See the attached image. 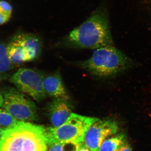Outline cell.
Returning a JSON list of instances; mask_svg holds the SVG:
<instances>
[{
	"label": "cell",
	"mask_w": 151,
	"mask_h": 151,
	"mask_svg": "<svg viewBox=\"0 0 151 151\" xmlns=\"http://www.w3.org/2000/svg\"><path fill=\"white\" fill-rule=\"evenodd\" d=\"M84 146L82 145V143H80V145H79V148H78V150L77 151H82L83 150V148L84 147Z\"/></svg>",
	"instance_id": "obj_21"
},
{
	"label": "cell",
	"mask_w": 151,
	"mask_h": 151,
	"mask_svg": "<svg viewBox=\"0 0 151 151\" xmlns=\"http://www.w3.org/2000/svg\"><path fill=\"white\" fill-rule=\"evenodd\" d=\"M43 77V74L37 70L22 68L11 75L9 81L20 92L40 102L47 96L44 88Z\"/></svg>",
	"instance_id": "obj_6"
},
{
	"label": "cell",
	"mask_w": 151,
	"mask_h": 151,
	"mask_svg": "<svg viewBox=\"0 0 151 151\" xmlns=\"http://www.w3.org/2000/svg\"><path fill=\"white\" fill-rule=\"evenodd\" d=\"M46 129L20 122L6 130L0 139V151H46Z\"/></svg>",
	"instance_id": "obj_2"
},
{
	"label": "cell",
	"mask_w": 151,
	"mask_h": 151,
	"mask_svg": "<svg viewBox=\"0 0 151 151\" xmlns=\"http://www.w3.org/2000/svg\"><path fill=\"white\" fill-rule=\"evenodd\" d=\"M118 129V124L115 121L99 119L89 127L81 143L91 151H98L106 138L116 134Z\"/></svg>",
	"instance_id": "obj_7"
},
{
	"label": "cell",
	"mask_w": 151,
	"mask_h": 151,
	"mask_svg": "<svg viewBox=\"0 0 151 151\" xmlns=\"http://www.w3.org/2000/svg\"><path fill=\"white\" fill-rule=\"evenodd\" d=\"M117 151H132V149L129 144L126 142L120 147Z\"/></svg>",
	"instance_id": "obj_17"
},
{
	"label": "cell",
	"mask_w": 151,
	"mask_h": 151,
	"mask_svg": "<svg viewBox=\"0 0 151 151\" xmlns=\"http://www.w3.org/2000/svg\"><path fill=\"white\" fill-rule=\"evenodd\" d=\"M11 75L9 73H0V82L9 78Z\"/></svg>",
	"instance_id": "obj_18"
},
{
	"label": "cell",
	"mask_w": 151,
	"mask_h": 151,
	"mask_svg": "<svg viewBox=\"0 0 151 151\" xmlns=\"http://www.w3.org/2000/svg\"><path fill=\"white\" fill-rule=\"evenodd\" d=\"M10 41L24 48L28 52L30 61L37 59L40 55L42 43L40 38L34 34L20 32L14 35Z\"/></svg>",
	"instance_id": "obj_9"
},
{
	"label": "cell",
	"mask_w": 151,
	"mask_h": 151,
	"mask_svg": "<svg viewBox=\"0 0 151 151\" xmlns=\"http://www.w3.org/2000/svg\"><path fill=\"white\" fill-rule=\"evenodd\" d=\"M80 144L73 142H54L47 145L46 151H77Z\"/></svg>",
	"instance_id": "obj_15"
},
{
	"label": "cell",
	"mask_w": 151,
	"mask_h": 151,
	"mask_svg": "<svg viewBox=\"0 0 151 151\" xmlns=\"http://www.w3.org/2000/svg\"><path fill=\"white\" fill-rule=\"evenodd\" d=\"M14 67L9 60L7 45L0 42V73H8L14 69Z\"/></svg>",
	"instance_id": "obj_14"
},
{
	"label": "cell",
	"mask_w": 151,
	"mask_h": 151,
	"mask_svg": "<svg viewBox=\"0 0 151 151\" xmlns=\"http://www.w3.org/2000/svg\"><path fill=\"white\" fill-rule=\"evenodd\" d=\"M131 58L114 46L94 50L92 56L82 62L81 67L94 76L112 77L128 70L133 65Z\"/></svg>",
	"instance_id": "obj_3"
},
{
	"label": "cell",
	"mask_w": 151,
	"mask_h": 151,
	"mask_svg": "<svg viewBox=\"0 0 151 151\" xmlns=\"http://www.w3.org/2000/svg\"><path fill=\"white\" fill-rule=\"evenodd\" d=\"M12 12V5L5 0H0V25L6 24L9 21Z\"/></svg>",
	"instance_id": "obj_16"
},
{
	"label": "cell",
	"mask_w": 151,
	"mask_h": 151,
	"mask_svg": "<svg viewBox=\"0 0 151 151\" xmlns=\"http://www.w3.org/2000/svg\"><path fill=\"white\" fill-rule=\"evenodd\" d=\"M67 40L73 46L97 49L114 46L109 19L104 10L98 9L78 27L71 31Z\"/></svg>",
	"instance_id": "obj_1"
},
{
	"label": "cell",
	"mask_w": 151,
	"mask_h": 151,
	"mask_svg": "<svg viewBox=\"0 0 151 151\" xmlns=\"http://www.w3.org/2000/svg\"><path fill=\"white\" fill-rule=\"evenodd\" d=\"M82 151H90V150H89V149L86 148L85 147H84L83 148V150H82Z\"/></svg>",
	"instance_id": "obj_22"
},
{
	"label": "cell",
	"mask_w": 151,
	"mask_h": 151,
	"mask_svg": "<svg viewBox=\"0 0 151 151\" xmlns=\"http://www.w3.org/2000/svg\"><path fill=\"white\" fill-rule=\"evenodd\" d=\"M72 104L69 100L54 98L47 103L45 111L53 128L63 125L72 113Z\"/></svg>",
	"instance_id": "obj_8"
},
{
	"label": "cell",
	"mask_w": 151,
	"mask_h": 151,
	"mask_svg": "<svg viewBox=\"0 0 151 151\" xmlns=\"http://www.w3.org/2000/svg\"><path fill=\"white\" fill-rule=\"evenodd\" d=\"M20 122L3 108H0V127L5 130L15 127Z\"/></svg>",
	"instance_id": "obj_13"
},
{
	"label": "cell",
	"mask_w": 151,
	"mask_h": 151,
	"mask_svg": "<svg viewBox=\"0 0 151 151\" xmlns=\"http://www.w3.org/2000/svg\"><path fill=\"white\" fill-rule=\"evenodd\" d=\"M98 120L72 113L63 125L46 129L47 145L57 142L80 144L89 127Z\"/></svg>",
	"instance_id": "obj_4"
},
{
	"label": "cell",
	"mask_w": 151,
	"mask_h": 151,
	"mask_svg": "<svg viewBox=\"0 0 151 151\" xmlns=\"http://www.w3.org/2000/svg\"><path fill=\"white\" fill-rule=\"evenodd\" d=\"M43 84L47 95L54 98L70 100L58 71L44 76Z\"/></svg>",
	"instance_id": "obj_10"
},
{
	"label": "cell",
	"mask_w": 151,
	"mask_h": 151,
	"mask_svg": "<svg viewBox=\"0 0 151 151\" xmlns=\"http://www.w3.org/2000/svg\"><path fill=\"white\" fill-rule=\"evenodd\" d=\"M7 52L9 60L14 66L30 61L28 52L17 44L9 41L7 45Z\"/></svg>",
	"instance_id": "obj_11"
},
{
	"label": "cell",
	"mask_w": 151,
	"mask_h": 151,
	"mask_svg": "<svg viewBox=\"0 0 151 151\" xmlns=\"http://www.w3.org/2000/svg\"><path fill=\"white\" fill-rule=\"evenodd\" d=\"M4 104V98L2 92L0 90V108H2Z\"/></svg>",
	"instance_id": "obj_19"
},
{
	"label": "cell",
	"mask_w": 151,
	"mask_h": 151,
	"mask_svg": "<svg viewBox=\"0 0 151 151\" xmlns=\"http://www.w3.org/2000/svg\"><path fill=\"white\" fill-rule=\"evenodd\" d=\"M126 142L125 135L120 134L116 137L105 140L100 146L98 151H117Z\"/></svg>",
	"instance_id": "obj_12"
},
{
	"label": "cell",
	"mask_w": 151,
	"mask_h": 151,
	"mask_svg": "<svg viewBox=\"0 0 151 151\" xmlns=\"http://www.w3.org/2000/svg\"><path fill=\"white\" fill-rule=\"evenodd\" d=\"M4 98L3 108L19 122L37 119L36 106L31 99L15 87L6 86L1 90Z\"/></svg>",
	"instance_id": "obj_5"
},
{
	"label": "cell",
	"mask_w": 151,
	"mask_h": 151,
	"mask_svg": "<svg viewBox=\"0 0 151 151\" xmlns=\"http://www.w3.org/2000/svg\"><path fill=\"white\" fill-rule=\"evenodd\" d=\"M5 130L3 129V128H1L0 127V139L1 137L2 136L3 134H4V132Z\"/></svg>",
	"instance_id": "obj_20"
}]
</instances>
